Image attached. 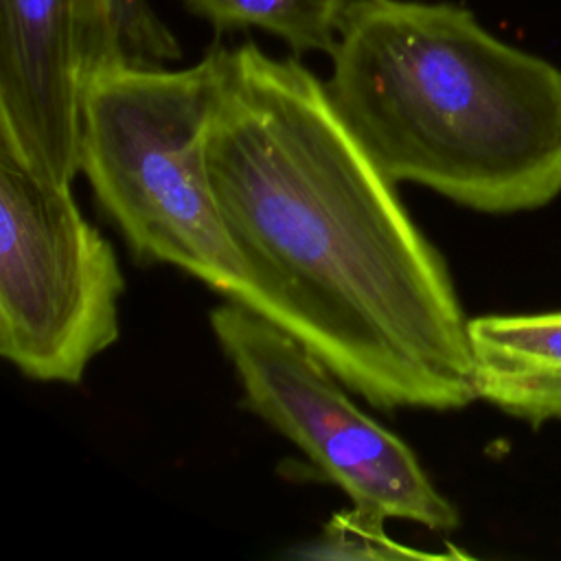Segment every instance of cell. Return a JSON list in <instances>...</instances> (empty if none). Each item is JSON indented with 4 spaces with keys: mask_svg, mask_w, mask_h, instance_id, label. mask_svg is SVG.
<instances>
[{
    "mask_svg": "<svg viewBox=\"0 0 561 561\" xmlns=\"http://www.w3.org/2000/svg\"><path fill=\"white\" fill-rule=\"evenodd\" d=\"M208 169L243 265L232 302L381 410L478 399L469 320L440 252L296 59L226 48Z\"/></svg>",
    "mask_w": 561,
    "mask_h": 561,
    "instance_id": "1",
    "label": "cell"
},
{
    "mask_svg": "<svg viewBox=\"0 0 561 561\" xmlns=\"http://www.w3.org/2000/svg\"><path fill=\"white\" fill-rule=\"evenodd\" d=\"M331 59L340 114L394 182L491 215L561 193V68L469 9L357 0Z\"/></svg>",
    "mask_w": 561,
    "mask_h": 561,
    "instance_id": "2",
    "label": "cell"
},
{
    "mask_svg": "<svg viewBox=\"0 0 561 561\" xmlns=\"http://www.w3.org/2000/svg\"><path fill=\"white\" fill-rule=\"evenodd\" d=\"M224 68L226 48L186 68H92L81 90L79 171L136 261L173 265L230 300L243 265L208 169Z\"/></svg>",
    "mask_w": 561,
    "mask_h": 561,
    "instance_id": "3",
    "label": "cell"
},
{
    "mask_svg": "<svg viewBox=\"0 0 561 561\" xmlns=\"http://www.w3.org/2000/svg\"><path fill=\"white\" fill-rule=\"evenodd\" d=\"M123 287L70 186L0 149V355L28 379L79 383L118 340Z\"/></svg>",
    "mask_w": 561,
    "mask_h": 561,
    "instance_id": "4",
    "label": "cell"
},
{
    "mask_svg": "<svg viewBox=\"0 0 561 561\" xmlns=\"http://www.w3.org/2000/svg\"><path fill=\"white\" fill-rule=\"evenodd\" d=\"M210 327L243 405L296 445L353 506L430 530L458 528V508L416 454L359 410L344 381L302 342L232 300L210 311Z\"/></svg>",
    "mask_w": 561,
    "mask_h": 561,
    "instance_id": "5",
    "label": "cell"
},
{
    "mask_svg": "<svg viewBox=\"0 0 561 561\" xmlns=\"http://www.w3.org/2000/svg\"><path fill=\"white\" fill-rule=\"evenodd\" d=\"M81 90L77 0H0V149L72 186Z\"/></svg>",
    "mask_w": 561,
    "mask_h": 561,
    "instance_id": "6",
    "label": "cell"
},
{
    "mask_svg": "<svg viewBox=\"0 0 561 561\" xmlns=\"http://www.w3.org/2000/svg\"><path fill=\"white\" fill-rule=\"evenodd\" d=\"M478 399L539 427L561 421V309L469 320Z\"/></svg>",
    "mask_w": 561,
    "mask_h": 561,
    "instance_id": "7",
    "label": "cell"
},
{
    "mask_svg": "<svg viewBox=\"0 0 561 561\" xmlns=\"http://www.w3.org/2000/svg\"><path fill=\"white\" fill-rule=\"evenodd\" d=\"M357 0H182L217 31L259 28L294 53L331 55Z\"/></svg>",
    "mask_w": 561,
    "mask_h": 561,
    "instance_id": "8",
    "label": "cell"
},
{
    "mask_svg": "<svg viewBox=\"0 0 561 561\" xmlns=\"http://www.w3.org/2000/svg\"><path fill=\"white\" fill-rule=\"evenodd\" d=\"M83 79L103 64L164 66L180 44L149 0H77Z\"/></svg>",
    "mask_w": 561,
    "mask_h": 561,
    "instance_id": "9",
    "label": "cell"
},
{
    "mask_svg": "<svg viewBox=\"0 0 561 561\" xmlns=\"http://www.w3.org/2000/svg\"><path fill=\"white\" fill-rule=\"evenodd\" d=\"M386 517L353 506L346 513H337L324 528L316 557H355V559H401L425 557L419 550H410L392 541L383 528Z\"/></svg>",
    "mask_w": 561,
    "mask_h": 561,
    "instance_id": "10",
    "label": "cell"
}]
</instances>
